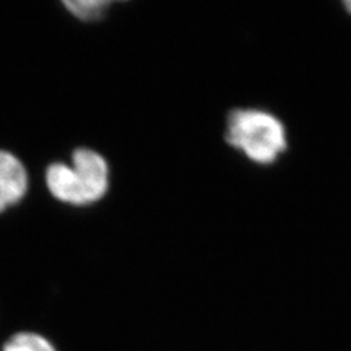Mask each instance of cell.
Listing matches in <instances>:
<instances>
[{
	"mask_svg": "<svg viewBox=\"0 0 351 351\" xmlns=\"http://www.w3.org/2000/svg\"><path fill=\"white\" fill-rule=\"evenodd\" d=\"M28 191L27 169L12 152L0 149V213L24 199Z\"/></svg>",
	"mask_w": 351,
	"mask_h": 351,
	"instance_id": "3957f363",
	"label": "cell"
},
{
	"mask_svg": "<svg viewBox=\"0 0 351 351\" xmlns=\"http://www.w3.org/2000/svg\"><path fill=\"white\" fill-rule=\"evenodd\" d=\"M108 164L100 152L78 148L72 164L53 162L46 170V184L54 199L75 206L91 205L108 191Z\"/></svg>",
	"mask_w": 351,
	"mask_h": 351,
	"instance_id": "7a4b0ae2",
	"label": "cell"
},
{
	"mask_svg": "<svg viewBox=\"0 0 351 351\" xmlns=\"http://www.w3.org/2000/svg\"><path fill=\"white\" fill-rule=\"evenodd\" d=\"M224 138L234 151L258 166L278 162L290 147L289 130L282 120L258 107L233 108L226 120Z\"/></svg>",
	"mask_w": 351,
	"mask_h": 351,
	"instance_id": "6da1fadb",
	"label": "cell"
},
{
	"mask_svg": "<svg viewBox=\"0 0 351 351\" xmlns=\"http://www.w3.org/2000/svg\"><path fill=\"white\" fill-rule=\"evenodd\" d=\"M64 8L81 21H97L104 16L107 8L112 2L104 0H73V2H64Z\"/></svg>",
	"mask_w": 351,
	"mask_h": 351,
	"instance_id": "5b68a950",
	"label": "cell"
},
{
	"mask_svg": "<svg viewBox=\"0 0 351 351\" xmlns=\"http://www.w3.org/2000/svg\"><path fill=\"white\" fill-rule=\"evenodd\" d=\"M341 6H343L344 12L351 18V0H344V2L341 3Z\"/></svg>",
	"mask_w": 351,
	"mask_h": 351,
	"instance_id": "8992f818",
	"label": "cell"
},
{
	"mask_svg": "<svg viewBox=\"0 0 351 351\" xmlns=\"http://www.w3.org/2000/svg\"><path fill=\"white\" fill-rule=\"evenodd\" d=\"M3 351H58L46 337L36 332H18L10 337Z\"/></svg>",
	"mask_w": 351,
	"mask_h": 351,
	"instance_id": "277c9868",
	"label": "cell"
}]
</instances>
